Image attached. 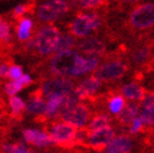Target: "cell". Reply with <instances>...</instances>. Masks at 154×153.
Returning <instances> with one entry per match:
<instances>
[{"label":"cell","instance_id":"obj_1","mask_svg":"<svg viewBox=\"0 0 154 153\" xmlns=\"http://www.w3.org/2000/svg\"><path fill=\"white\" fill-rule=\"evenodd\" d=\"M99 57H83L78 50L55 52L49 62V70L55 75L79 76L94 72L99 67Z\"/></svg>","mask_w":154,"mask_h":153},{"label":"cell","instance_id":"obj_29","mask_svg":"<svg viewBox=\"0 0 154 153\" xmlns=\"http://www.w3.org/2000/svg\"><path fill=\"white\" fill-rule=\"evenodd\" d=\"M142 108H152L154 107V92H145L140 99Z\"/></svg>","mask_w":154,"mask_h":153},{"label":"cell","instance_id":"obj_5","mask_svg":"<svg viewBox=\"0 0 154 153\" xmlns=\"http://www.w3.org/2000/svg\"><path fill=\"white\" fill-rule=\"evenodd\" d=\"M70 2L69 0H45L42 4L36 5L35 14L39 21L53 23L70 11Z\"/></svg>","mask_w":154,"mask_h":153},{"label":"cell","instance_id":"obj_19","mask_svg":"<svg viewBox=\"0 0 154 153\" xmlns=\"http://www.w3.org/2000/svg\"><path fill=\"white\" fill-rule=\"evenodd\" d=\"M33 27L34 23L30 18L19 19L17 21V35L20 42H28L33 36Z\"/></svg>","mask_w":154,"mask_h":153},{"label":"cell","instance_id":"obj_32","mask_svg":"<svg viewBox=\"0 0 154 153\" xmlns=\"http://www.w3.org/2000/svg\"><path fill=\"white\" fill-rule=\"evenodd\" d=\"M9 63L6 62H2L0 63V78H5V76H8V72H9Z\"/></svg>","mask_w":154,"mask_h":153},{"label":"cell","instance_id":"obj_33","mask_svg":"<svg viewBox=\"0 0 154 153\" xmlns=\"http://www.w3.org/2000/svg\"><path fill=\"white\" fill-rule=\"evenodd\" d=\"M119 4H135L138 3L139 0H117Z\"/></svg>","mask_w":154,"mask_h":153},{"label":"cell","instance_id":"obj_3","mask_svg":"<svg viewBox=\"0 0 154 153\" xmlns=\"http://www.w3.org/2000/svg\"><path fill=\"white\" fill-rule=\"evenodd\" d=\"M128 27L135 32H144L154 27V3L135 5L128 15Z\"/></svg>","mask_w":154,"mask_h":153},{"label":"cell","instance_id":"obj_20","mask_svg":"<svg viewBox=\"0 0 154 153\" xmlns=\"http://www.w3.org/2000/svg\"><path fill=\"white\" fill-rule=\"evenodd\" d=\"M11 43L10 21L5 17H0V47H8Z\"/></svg>","mask_w":154,"mask_h":153},{"label":"cell","instance_id":"obj_12","mask_svg":"<svg viewBox=\"0 0 154 153\" xmlns=\"http://www.w3.org/2000/svg\"><path fill=\"white\" fill-rule=\"evenodd\" d=\"M100 86H102V82L95 75H91L85 79H83L79 83V86L74 88V93L82 101V99H87L91 95L97 94V92L99 90Z\"/></svg>","mask_w":154,"mask_h":153},{"label":"cell","instance_id":"obj_15","mask_svg":"<svg viewBox=\"0 0 154 153\" xmlns=\"http://www.w3.org/2000/svg\"><path fill=\"white\" fill-rule=\"evenodd\" d=\"M25 104H26V111L29 113L35 114V116H40V117H43L45 108H47V101L44 99L42 90H38L35 93H33Z\"/></svg>","mask_w":154,"mask_h":153},{"label":"cell","instance_id":"obj_11","mask_svg":"<svg viewBox=\"0 0 154 153\" xmlns=\"http://www.w3.org/2000/svg\"><path fill=\"white\" fill-rule=\"evenodd\" d=\"M75 48L79 53L88 57H100L106 50L105 43L95 36H85L80 42H76Z\"/></svg>","mask_w":154,"mask_h":153},{"label":"cell","instance_id":"obj_7","mask_svg":"<svg viewBox=\"0 0 154 153\" xmlns=\"http://www.w3.org/2000/svg\"><path fill=\"white\" fill-rule=\"evenodd\" d=\"M40 90L44 98H50L53 95H65L74 90V83L68 76L57 75L45 80L42 84Z\"/></svg>","mask_w":154,"mask_h":153},{"label":"cell","instance_id":"obj_2","mask_svg":"<svg viewBox=\"0 0 154 153\" xmlns=\"http://www.w3.org/2000/svg\"><path fill=\"white\" fill-rule=\"evenodd\" d=\"M102 25V17L95 10L78 11L68 24V32L75 38H85L97 32Z\"/></svg>","mask_w":154,"mask_h":153},{"label":"cell","instance_id":"obj_28","mask_svg":"<svg viewBox=\"0 0 154 153\" xmlns=\"http://www.w3.org/2000/svg\"><path fill=\"white\" fill-rule=\"evenodd\" d=\"M5 153H36L34 151L28 149L23 144H6L4 147Z\"/></svg>","mask_w":154,"mask_h":153},{"label":"cell","instance_id":"obj_30","mask_svg":"<svg viewBox=\"0 0 154 153\" xmlns=\"http://www.w3.org/2000/svg\"><path fill=\"white\" fill-rule=\"evenodd\" d=\"M143 128H144V124H143L140 117H137L132 122V123L129 124V132L132 133V134H137V133H139Z\"/></svg>","mask_w":154,"mask_h":153},{"label":"cell","instance_id":"obj_22","mask_svg":"<svg viewBox=\"0 0 154 153\" xmlns=\"http://www.w3.org/2000/svg\"><path fill=\"white\" fill-rule=\"evenodd\" d=\"M75 45H76V39H75L74 35H72L70 33H66V34H63V35L60 34V38H59L57 48H55V52L74 49Z\"/></svg>","mask_w":154,"mask_h":153},{"label":"cell","instance_id":"obj_23","mask_svg":"<svg viewBox=\"0 0 154 153\" xmlns=\"http://www.w3.org/2000/svg\"><path fill=\"white\" fill-rule=\"evenodd\" d=\"M124 105H125V98L122 94H115L108 101V109H109L112 114H115V116H118L120 113V111L124 108Z\"/></svg>","mask_w":154,"mask_h":153},{"label":"cell","instance_id":"obj_34","mask_svg":"<svg viewBox=\"0 0 154 153\" xmlns=\"http://www.w3.org/2000/svg\"><path fill=\"white\" fill-rule=\"evenodd\" d=\"M150 65H152V68H154V58L150 60Z\"/></svg>","mask_w":154,"mask_h":153},{"label":"cell","instance_id":"obj_10","mask_svg":"<svg viewBox=\"0 0 154 153\" xmlns=\"http://www.w3.org/2000/svg\"><path fill=\"white\" fill-rule=\"evenodd\" d=\"M60 117L63 118V120H65L68 123H70L74 127L80 129L88 124L89 117H90V111L85 104H82L79 102L75 105L70 107L68 111H65Z\"/></svg>","mask_w":154,"mask_h":153},{"label":"cell","instance_id":"obj_9","mask_svg":"<svg viewBox=\"0 0 154 153\" xmlns=\"http://www.w3.org/2000/svg\"><path fill=\"white\" fill-rule=\"evenodd\" d=\"M115 137V132L110 126H105L93 131H88L85 144L94 151H103Z\"/></svg>","mask_w":154,"mask_h":153},{"label":"cell","instance_id":"obj_8","mask_svg":"<svg viewBox=\"0 0 154 153\" xmlns=\"http://www.w3.org/2000/svg\"><path fill=\"white\" fill-rule=\"evenodd\" d=\"M76 131H78L76 127L63 120L59 122V123H55L51 127L49 136L51 137L53 143L61 147H66V146H73V143H75Z\"/></svg>","mask_w":154,"mask_h":153},{"label":"cell","instance_id":"obj_6","mask_svg":"<svg viewBox=\"0 0 154 153\" xmlns=\"http://www.w3.org/2000/svg\"><path fill=\"white\" fill-rule=\"evenodd\" d=\"M128 72V64L120 59H113L99 65L94 70V75L100 82H114L124 76Z\"/></svg>","mask_w":154,"mask_h":153},{"label":"cell","instance_id":"obj_14","mask_svg":"<svg viewBox=\"0 0 154 153\" xmlns=\"http://www.w3.org/2000/svg\"><path fill=\"white\" fill-rule=\"evenodd\" d=\"M133 148V141L127 136H118L108 143L105 153H130Z\"/></svg>","mask_w":154,"mask_h":153},{"label":"cell","instance_id":"obj_13","mask_svg":"<svg viewBox=\"0 0 154 153\" xmlns=\"http://www.w3.org/2000/svg\"><path fill=\"white\" fill-rule=\"evenodd\" d=\"M23 137H24L26 143L36 147H49L53 144L51 137L48 133L38 131V129H25L23 132Z\"/></svg>","mask_w":154,"mask_h":153},{"label":"cell","instance_id":"obj_26","mask_svg":"<svg viewBox=\"0 0 154 153\" xmlns=\"http://www.w3.org/2000/svg\"><path fill=\"white\" fill-rule=\"evenodd\" d=\"M9 107L11 109V113L13 116H19L26 109V104L25 102L23 101L21 98L17 97V95H10V99H9Z\"/></svg>","mask_w":154,"mask_h":153},{"label":"cell","instance_id":"obj_16","mask_svg":"<svg viewBox=\"0 0 154 153\" xmlns=\"http://www.w3.org/2000/svg\"><path fill=\"white\" fill-rule=\"evenodd\" d=\"M144 93H145L144 88L135 82L128 83L125 86H123L120 89V94L130 102H140Z\"/></svg>","mask_w":154,"mask_h":153},{"label":"cell","instance_id":"obj_31","mask_svg":"<svg viewBox=\"0 0 154 153\" xmlns=\"http://www.w3.org/2000/svg\"><path fill=\"white\" fill-rule=\"evenodd\" d=\"M23 75V68L20 65H10L9 68V72H8V78L10 80H14V79H18L19 76Z\"/></svg>","mask_w":154,"mask_h":153},{"label":"cell","instance_id":"obj_24","mask_svg":"<svg viewBox=\"0 0 154 153\" xmlns=\"http://www.w3.org/2000/svg\"><path fill=\"white\" fill-rule=\"evenodd\" d=\"M75 2L84 10H98L108 6L110 0H75Z\"/></svg>","mask_w":154,"mask_h":153},{"label":"cell","instance_id":"obj_18","mask_svg":"<svg viewBox=\"0 0 154 153\" xmlns=\"http://www.w3.org/2000/svg\"><path fill=\"white\" fill-rule=\"evenodd\" d=\"M32 82H33L32 76L28 75V74H23L21 76H19L18 79L8 82L4 86V90H5V93L8 95H15L17 93H19L21 89H24L25 87L30 86Z\"/></svg>","mask_w":154,"mask_h":153},{"label":"cell","instance_id":"obj_4","mask_svg":"<svg viewBox=\"0 0 154 153\" xmlns=\"http://www.w3.org/2000/svg\"><path fill=\"white\" fill-rule=\"evenodd\" d=\"M60 32L55 25H44L34 35V49L39 55H49L55 53Z\"/></svg>","mask_w":154,"mask_h":153},{"label":"cell","instance_id":"obj_21","mask_svg":"<svg viewBox=\"0 0 154 153\" xmlns=\"http://www.w3.org/2000/svg\"><path fill=\"white\" fill-rule=\"evenodd\" d=\"M152 54V47L150 45H143V47L138 48L133 52L132 54V62L137 65H142L147 63Z\"/></svg>","mask_w":154,"mask_h":153},{"label":"cell","instance_id":"obj_25","mask_svg":"<svg viewBox=\"0 0 154 153\" xmlns=\"http://www.w3.org/2000/svg\"><path fill=\"white\" fill-rule=\"evenodd\" d=\"M109 124H110V117L100 113V114H97L95 117H93V119L88 123V131H93V129H98V128H102Z\"/></svg>","mask_w":154,"mask_h":153},{"label":"cell","instance_id":"obj_17","mask_svg":"<svg viewBox=\"0 0 154 153\" xmlns=\"http://www.w3.org/2000/svg\"><path fill=\"white\" fill-rule=\"evenodd\" d=\"M139 113H140V107L135 102H130V103L125 104L124 108L118 114V120L122 124L129 126L137 117H139Z\"/></svg>","mask_w":154,"mask_h":153},{"label":"cell","instance_id":"obj_35","mask_svg":"<svg viewBox=\"0 0 154 153\" xmlns=\"http://www.w3.org/2000/svg\"><path fill=\"white\" fill-rule=\"evenodd\" d=\"M94 153H102V151H97V152H94Z\"/></svg>","mask_w":154,"mask_h":153},{"label":"cell","instance_id":"obj_27","mask_svg":"<svg viewBox=\"0 0 154 153\" xmlns=\"http://www.w3.org/2000/svg\"><path fill=\"white\" fill-rule=\"evenodd\" d=\"M139 117L144 127H154V107H152V108H143L139 113Z\"/></svg>","mask_w":154,"mask_h":153}]
</instances>
